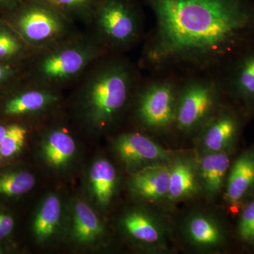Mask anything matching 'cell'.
<instances>
[{
  "label": "cell",
  "mask_w": 254,
  "mask_h": 254,
  "mask_svg": "<svg viewBox=\"0 0 254 254\" xmlns=\"http://www.w3.org/2000/svg\"><path fill=\"white\" fill-rule=\"evenodd\" d=\"M155 24L138 66L150 74L219 73L254 46V0H143Z\"/></svg>",
  "instance_id": "cell-1"
},
{
  "label": "cell",
  "mask_w": 254,
  "mask_h": 254,
  "mask_svg": "<svg viewBox=\"0 0 254 254\" xmlns=\"http://www.w3.org/2000/svg\"><path fill=\"white\" fill-rule=\"evenodd\" d=\"M141 68L125 54L108 53L77 81L76 104L85 123L97 130L112 126L133 100Z\"/></svg>",
  "instance_id": "cell-2"
},
{
  "label": "cell",
  "mask_w": 254,
  "mask_h": 254,
  "mask_svg": "<svg viewBox=\"0 0 254 254\" xmlns=\"http://www.w3.org/2000/svg\"><path fill=\"white\" fill-rule=\"evenodd\" d=\"M108 52L89 32L80 31L68 39L42 49L28 57V81L61 89L77 82L88 68Z\"/></svg>",
  "instance_id": "cell-3"
},
{
  "label": "cell",
  "mask_w": 254,
  "mask_h": 254,
  "mask_svg": "<svg viewBox=\"0 0 254 254\" xmlns=\"http://www.w3.org/2000/svg\"><path fill=\"white\" fill-rule=\"evenodd\" d=\"M88 32L109 53L125 54L144 41L145 18L136 0H98Z\"/></svg>",
  "instance_id": "cell-4"
},
{
  "label": "cell",
  "mask_w": 254,
  "mask_h": 254,
  "mask_svg": "<svg viewBox=\"0 0 254 254\" xmlns=\"http://www.w3.org/2000/svg\"><path fill=\"white\" fill-rule=\"evenodd\" d=\"M182 79V76L173 73L142 77L132 100L133 117L140 126L158 133L175 130Z\"/></svg>",
  "instance_id": "cell-5"
},
{
  "label": "cell",
  "mask_w": 254,
  "mask_h": 254,
  "mask_svg": "<svg viewBox=\"0 0 254 254\" xmlns=\"http://www.w3.org/2000/svg\"><path fill=\"white\" fill-rule=\"evenodd\" d=\"M18 7L7 23L34 50L53 46L81 31L73 20L45 0H24Z\"/></svg>",
  "instance_id": "cell-6"
},
{
  "label": "cell",
  "mask_w": 254,
  "mask_h": 254,
  "mask_svg": "<svg viewBox=\"0 0 254 254\" xmlns=\"http://www.w3.org/2000/svg\"><path fill=\"white\" fill-rule=\"evenodd\" d=\"M226 98L218 73L182 76L175 130L185 135L196 134Z\"/></svg>",
  "instance_id": "cell-7"
},
{
  "label": "cell",
  "mask_w": 254,
  "mask_h": 254,
  "mask_svg": "<svg viewBox=\"0 0 254 254\" xmlns=\"http://www.w3.org/2000/svg\"><path fill=\"white\" fill-rule=\"evenodd\" d=\"M248 118L243 110L227 98L196 133L203 152L231 151Z\"/></svg>",
  "instance_id": "cell-8"
},
{
  "label": "cell",
  "mask_w": 254,
  "mask_h": 254,
  "mask_svg": "<svg viewBox=\"0 0 254 254\" xmlns=\"http://www.w3.org/2000/svg\"><path fill=\"white\" fill-rule=\"evenodd\" d=\"M218 74L227 98L254 116V46L235 57Z\"/></svg>",
  "instance_id": "cell-9"
},
{
  "label": "cell",
  "mask_w": 254,
  "mask_h": 254,
  "mask_svg": "<svg viewBox=\"0 0 254 254\" xmlns=\"http://www.w3.org/2000/svg\"><path fill=\"white\" fill-rule=\"evenodd\" d=\"M115 148L128 168L140 169L157 163H170L175 152L167 149L139 132H128L116 138Z\"/></svg>",
  "instance_id": "cell-10"
},
{
  "label": "cell",
  "mask_w": 254,
  "mask_h": 254,
  "mask_svg": "<svg viewBox=\"0 0 254 254\" xmlns=\"http://www.w3.org/2000/svg\"><path fill=\"white\" fill-rule=\"evenodd\" d=\"M254 193V145L232 163L225 187V199L232 208H239Z\"/></svg>",
  "instance_id": "cell-11"
},
{
  "label": "cell",
  "mask_w": 254,
  "mask_h": 254,
  "mask_svg": "<svg viewBox=\"0 0 254 254\" xmlns=\"http://www.w3.org/2000/svg\"><path fill=\"white\" fill-rule=\"evenodd\" d=\"M28 88L9 98L3 107L7 116L39 115L53 109L61 100L59 90L30 81Z\"/></svg>",
  "instance_id": "cell-12"
},
{
  "label": "cell",
  "mask_w": 254,
  "mask_h": 254,
  "mask_svg": "<svg viewBox=\"0 0 254 254\" xmlns=\"http://www.w3.org/2000/svg\"><path fill=\"white\" fill-rule=\"evenodd\" d=\"M122 225L128 237L150 250L158 252L167 248L165 226L151 214L144 210H132L124 217Z\"/></svg>",
  "instance_id": "cell-13"
},
{
  "label": "cell",
  "mask_w": 254,
  "mask_h": 254,
  "mask_svg": "<svg viewBox=\"0 0 254 254\" xmlns=\"http://www.w3.org/2000/svg\"><path fill=\"white\" fill-rule=\"evenodd\" d=\"M183 232L186 240L198 250H219L226 243L225 228L209 214L195 213L190 215L184 223Z\"/></svg>",
  "instance_id": "cell-14"
},
{
  "label": "cell",
  "mask_w": 254,
  "mask_h": 254,
  "mask_svg": "<svg viewBox=\"0 0 254 254\" xmlns=\"http://www.w3.org/2000/svg\"><path fill=\"white\" fill-rule=\"evenodd\" d=\"M195 159L201 190L208 198H215L225 188L231 151L203 152Z\"/></svg>",
  "instance_id": "cell-15"
},
{
  "label": "cell",
  "mask_w": 254,
  "mask_h": 254,
  "mask_svg": "<svg viewBox=\"0 0 254 254\" xmlns=\"http://www.w3.org/2000/svg\"><path fill=\"white\" fill-rule=\"evenodd\" d=\"M200 190L196 159L189 155H175L170 162V187L167 199L182 201L193 198Z\"/></svg>",
  "instance_id": "cell-16"
},
{
  "label": "cell",
  "mask_w": 254,
  "mask_h": 254,
  "mask_svg": "<svg viewBox=\"0 0 254 254\" xmlns=\"http://www.w3.org/2000/svg\"><path fill=\"white\" fill-rule=\"evenodd\" d=\"M170 187V163H157L140 168L131 179L132 190L148 201L167 198Z\"/></svg>",
  "instance_id": "cell-17"
},
{
  "label": "cell",
  "mask_w": 254,
  "mask_h": 254,
  "mask_svg": "<svg viewBox=\"0 0 254 254\" xmlns=\"http://www.w3.org/2000/svg\"><path fill=\"white\" fill-rule=\"evenodd\" d=\"M92 191L98 203L109 204L115 194L117 185V173L113 164L105 159L97 160L90 172Z\"/></svg>",
  "instance_id": "cell-18"
},
{
  "label": "cell",
  "mask_w": 254,
  "mask_h": 254,
  "mask_svg": "<svg viewBox=\"0 0 254 254\" xmlns=\"http://www.w3.org/2000/svg\"><path fill=\"white\" fill-rule=\"evenodd\" d=\"M43 152L50 165L59 168L66 165L72 158L76 152V143L68 132L56 128L47 135Z\"/></svg>",
  "instance_id": "cell-19"
},
{
  "label": "cell",
  "mask_w": 254,
  "mask_h": 254,
  "mask_svg": "<svg viewBox=\"0 0 254 254\" xmlns=\"http://www.w3.org/2000/svg\"><path fill=\"white\" fill-rule=\"evenodd\" d=\"M103 234V227L91 207L78 201L73 212V235L81 243H89Z\"/></svg>",
  "instance_id": "cell-20"
},
{
  "label": "cell",
  "mask_w": 254,
  "mask_h": 254,
  "mask_svg": "<svg viewBox=\"0 0 254 254\" xmlns=\"http://www.w3.org/2000/svg\"><path fill=\"white\" fill-rule=\"evenodd\" d=\"M62 205L57 195H50L42 203L33 222V232L39 242L50 238L59 225Z\"/></svg>",
  "instance_id": "cell-21"
},
{
  "label": "cell",
  "mask_w": 254,
  "mask_h": 254,
  "mask_svg": "<svg viewBox=\"0 0 254 254\" xmlns=\"http://www.w3.org/2000/svg\"><path fill=\"white\" fill-rule=\"evenodd\" d=\"M33 50L9 24L0 23V63L11 64L24 57L28 59Z\"/></svg>",
  "instance_id": "cell-22"
},
{
  "label": "cell",
  "mask_w": 254,
  "mask_h": 254,
  "mask_svg": "<svg viewBox=\"0 0 254 254\" xmlns=\"http://www.w3.org/2000/svg\"><path fill=\"white\" fill-rule=\"evenodd\" d=\"M61 10L76 23L88 26L98 0H45Z\"/></svg>",
  "instance_id": "cell-23"
},
{
  "label": "cell",
  "mask_w": 254,
  "mask_h": 254,
  "mask_svg": "<svg viewBox=\"0 0 254 254\" xmlns=\"http://www.w3.org/2000/svg\"><path fill=\"white\" fill-rule=\"evenodd\" d=\"M36 185V179L28 172H16L0 176V194L14 196L31 190Z\"/></svg>",
  "instance_id": "cell-24"
},
{
  "label": "cell",
  "mask_w": 254,
  "mask_h": 254,
  "mask_svg": "<svg viewBox=\"0 0 254 254\" xmlns=\"http://www.w3.org/2000/svg\"><path fill=\"white\" fill-rule=\"evenodd\" d=\"M27 133V128L23 125L18 124L7 125V131L0 147V158H10L22 149Z\"/></svg>",
  "instance_id": "cell-25"
},
{
  "label": "cell",
  "mask_w": 254,
  "mask_h": 254,
  "mask_svg": "<svg viewBox=\"0 0 254 254\" xmlns=\"http://www.w3.org/2000/svg\"><path fill=\"white\" fill-rule=\"evenodd\" d=\"M237 235L245 245L254 246V197L242 206L237 222Z\"/></svg>",
  "instance_id": "cell-26"
},
{
  "label": "cell",
  "mask_w": 254,
  "mask_h": 254,
  "mask_svg": "<svg viewBox=\"0 0 254 254\" xmlns=\"http://www.w3.org/2000/svg\"><path fill=\"white\" fill-rule=\"evenodd\" d=\"M18 72V68L14 64L0 63V86L11 81Z\"/></svg>",
  "instance_id": "cell-27"
},
{
  "label": "cell",
  "mask_w": 254,
  "mask_h": 254,
  "mask_svg": "<svg viewBox=\"0 0 254 254\" xmlns=\"http://www.w3.org/2000/svg\"><path fill=\"white\" fill-rule=\"evenodd\" d=\"M14 220L9 215L0 213V232L4 237L7 236L12 231Z\"/></svg>",
  "instance_id": "cell-28"
},
{
  "label": "cell",
  "mask_w": 254,
  "mask_h": 254,
  "mask_svg": "<svg viewBox=\"0 0 254 254\" xmlns=\"http://www.w3.org/2000/svg\"><path fill=\"white\" fill-rule=\"evenodd\" d=\"M6 131H7V126L0 125V147H1V143H2L3 140H4Z\"/></svg>",
  "instance_id": "cell-29"
},
{
  "label": "cell",
  "mask_w": 254,
  "mask_h": 254,
  "mask_svg": "<svg viewBox=\"0 0 254 254\" xmlns=\"http://www.w3.org/2000/svg\"><path fill=\"white\" fill-rule=\"evenodd\" d=\"M21 1L24 0H0V4H21Z\"/></svg>",
  "instance_id": "cell-30"
},
{
  "label": "cell",
  "mask_w": 254,
  "mask_h": 254,
  "mask_svg": "<svg viewBox=\"0 0 254 254\" xmlns=\"http://www.w3.org/2000/svg\"><path fill=\"white\" fill-rule=\"evenodd\" d=\"M4 238V236H3L2 234L0 232V240H1V239Z\"/></svg>",
  "instance_id": "cell-31"
}]
</instances>
